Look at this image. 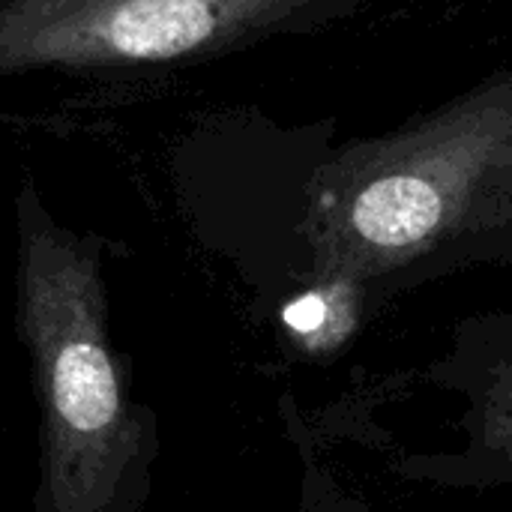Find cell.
Here are the masks:
<instances>
[{"label":"cell","mask_w":512,"mask_h":512,"mask_svg":"<svg viewBox=\"0 0 512 512\" xmlns=\"http://www.w3.org/2000/svg\"><path fill=\"white\" fill-rule=\"evenodd\" d=\"M21 333L45 420V498L51 512H105L141 450L105 330L99 240L51 219L33 183L18 201Z\"/></svg>","instance_id":"obj_1"},{"label":"cell","mask_w":512,"mask_h":512,"mask_svg":"<svg viewBox=\"0 0 512 512\" xmlns=\"http://www.w3.org/2000/svg\"><path fill=\"white\" fill-rule=\"evenodd\" d=\"M512 138V75L435 117L333 156L312 180L309 237L321 276L348 285L456 246L477 192Z\"/></svg>","instance_id":"obj_2"},{"label":"cell","mask_w":512,"mask_h":512,"mask_svg":"<svg viewBox=\"0 0 512 512\" xmlns=\"http://www.w3.org/2000/svg\"><path fill=\"white\" fill-rule=\"evenodd\" d=\"M348 0H0V81L126 78L309 30Z\"/></svg>","instance_id":"obj_3"},{"label":"cell","mask_w":512,"mask_h":512,"mask_svg":"<svg viewBox=\"0 0 512 512\" xmlns=\"http://www.w3.org/2000/svg\"><path fill=\"white\" fill-rule=\"evenodd\" d=\"M336 291H339V282L336 279H324L321 288H312L306 294H300L297 300H291L285 306V327L291 333H297L300 339H318L321 330L330 324V312L336 306Z\"/></svg>","instance_id":"obj_6"},{"label":"cell","mask_w":512,"mask_h":512,"mask_svg":"<svg viewBox=\"0 0 512 512\" xmlns=\"http://www.w3.org/2000/svg\"><path fill=\"white\" fill-rule=\"evenodd\" d=\"M512 231V138L501 147V153L495 156L477 201L471 207L468 225L462 231V237H474V240H486L492 234H510ZM459 237V240H462Z\"/></svg>","instance_id":"obj_5"},{"label":"cell","mask_w":512,"mask_h":512,"mask_svg":"<svg viewBox=\"0 0 512 512\" xmlns=\"http://www.w3.org/2000/svg\"><path fill=\"white\" fill-rule=\"evenodd\" d=\"M471 408V435L483 447H492V465L512 471V369L498 360V372L492 387L480 384Z\"/></svg>","instance_id":"obj_4"}]
</instances>
